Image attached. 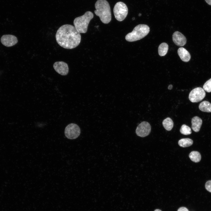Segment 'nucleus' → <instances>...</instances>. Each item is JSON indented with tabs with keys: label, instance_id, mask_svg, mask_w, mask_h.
I'll list each match as a JSON object with an SVG mask.
<instances>
[{
	"label": "nucleus",
	"instance_id": "obj_16",
	"mask_svg": "<svg viewBox=\"0 0 211 211\" xmlns=\"http://www.w3.org/2000/svg\"><path fill=\"white\" fill-rule=\"evenodd\" d=\"M162 124L165 129L168 131L171 130L173 126V122L170 118H167L164 120Z\"/></svg>",
	"mask_w": 211,
	"mask_h": 211
},
{
	"label": "nucleus",
	"instance_id": "obj_19",
	"mask_svg": "<svg viewBox=\"0 0 211 211\" xmlns=\"http://www.w3.org/2000/svg\"><path fill=\"white\" fill-rule=\"evenodd\" d=\"M180 132L182 134L185 135H190L192 133L190 128L185 124L181 126L180 129Z\"/></svg>",
	"mask_w": 211,
	"mask_h": 211
},
{
	"label": "nucleus",
	"instance_id": "obj_25",
	"mask_svg": "<svg viewBox=\"0 0 211 211\" xmlns=\"http://www.w3.org/2000/svg\"><path fill=\"white\" fill-rule=\"evenodd\" d=\"M154 211H161V210L157 209L155 210Z\"/></svg>",
	"mask_w": 211,
	"mask_h": 211
},
{
	"label": "nucleus",
	"instance_id": "obj_9",
	"mask_svg": "<svg viewBox=\"0 0 211 211\" xmlns=\"http://www.w3.org/2000/svg\"><path fill=\"white\" fill-rule=\"evenodd\" d=\"M55 71L62 75H66L68 73L69 68L67 64L63 61L55 62L53 66Z\"/></svg>",
	"mask_w": 211,
	"mask_h": 211
},
{
	"label": "nucleus",
	"instance_id": "obj_17",
	"mask_svg": "<svg viewBox=\"0 0 211 211\" xmlns=\"http://www.w3.org/2000/svg\"><path fill=\"white\" fill-rule=\"evenodd\" d=\"M189 157L193 161L198 162L201 159V155L200 153L196 151L191 152L189 154Z\"/></svg>",
	"mask_w": 211,
	"mask_h": 211
},
{
	"label": "nucleus",
	"instance_id": "obj_22",
	"mask_svg": "<svg viewBox=\"0 0 211 211\" xmlns=\"http://www.w3.org/2000/svg\"><path fill=\"white\" fill-rule=\"evenodd\" d=\"M177 211H189V210L186 207H181L178 209Z\"/></svg>",
	"mask_w": 211,
	"mask_h": 211
},
{
	"label": "nucleus",
	"instance_id": "obj_23",
	"mask_svg": "<svg viewBox=\"0 0 211 211\" xmlns=\"http://www.w3.org/2000/svg\"><path fill=\"white\" fill-rule=\"evenodd\" d=\"M206 3L210 5H211V0H205Z\"/></svg>",
	"mask_w": 211,
	"mask_h": 211
},
{
	"label": "nucleus",
	"instance_id": "obj_11",
	"mask_svg": "<svg viewBox=\"0 0 211 211\" xmlns=\"http://www.w3.org/2000/svg\"><path fill=\"white\" fill-rule=\"evenodd\" d=\"M172 40L174 43L177 45L183 46L186 42V37L181 33L176 31L172 35Z\"/></svg>",
	"mask_w": 211,
	"mask_h": 211
},
{
	"label": "nucleus",
	"instance_id": "obj_21",
	"mask_svg": "<svg viewBox=\"0 0 211 211\" xmlns=\"http://www.w3.org/2000/svg\"><path fill=\"white\" fill-rule=\"evenodd\" d=\"M205 188L206 190L211 193V180L208 181L206 182Z\"/></svg>",
	"mask_w": 211,
	"mask_h": 211
},
{
	"label": "nucleus",
	"instance_id": "obj_4",
	"mask_svg": "<svg viewBox=\"0 0 211 211\" xmlns=\"http://www.w3.org/2000/svg\"><path fill=\"white\" fill-rule=\"evenodd\" d=\"M93 17V13L90 11H87L83 15L75 18L73 23L76 30L80 33H86L88 25Z\"/></svg>",
	"mask_w": 211,
	"mask_h": 211
},
{
	"label": "nucleus",
	"instance_id": "obj_10",
	"mask_svg": "<svg viewBox=\"0 0 211 211\" xmlns=\"http://www.w3.org/2000/svg\"><path fill=\"white\" fill-rule=\"evenodd\" d=\"M1 41L4 46L9 47L16 44L18 41L17 38L15 36L10 35H4L1 39Z\"/></svg>",
	"mask_w": 211,
	"mask_h": 211
},
{
	"label": "nucleus",
	"instance_id": "obj_26",
	"mask_svg": "<svg viewBox=\"0 0 211 211\" xmlns=\"http://www.w3.org/2000/svg\"><path fill=\"white\" fill-rule=\"evenodd\" d=\"M141 15V13H139L138 15V16H140Z\"/></svg>",
	"mask_w": 211,
	"mask_h": 211
},
{
	"label": "nucleus",
	"instance_id": "obj_6",
	"mask_svg": "<svg viewBox=\"0 0 211 211\" xmlns=\"http://www.w3.org/2000/svg\"><path fill=\"white\" fill-rule=\"evenodd\" d=\"M80 129L77 124L71 123L65 127L64 134L67 138L72 139L77 138L80 135Z\"/></svg>",
	"mask_w": 211,
	"mask_h": 211
},
{
	"label": "nucleus",
	"instance_id": "obj_5",
	"mask_svg": "<svg viewBox=\"0 0 211 211\" xmlns=\"http://www.w3.org/2000/svg\"><path fill=\"white\" fill-rule=\"evenodd\" d=\"M128 9L126 5L122 2H117L113 8V13L115 18L118 21H123L126 17Z\"/></svg>",
	"mask_w": 211,
	"mask_h": 211
},
{
	"label": "nucleus",
	"instance_id": "obj_14",
	"mask_svg": "<svg viewBox=\"0 0 211 211\" xmlns=\"http://www.w3.org/2000/svg\"><path fill=\"white\" fill-rule=\"evenodd\" d=\"M199 108L202 111L211 112V103L208 101H205L202 102L200 104Z\"/></svg>",
	"mask_w": 211,
	"mask_h": 211
},
{
	"label": "nucleus",
	"instance_id": "obj_2",
	"mask_svg": "<svg viewBox=\"0 0 211 211\" xmlns=\"http://www.w3.org/2000/svg\"><path fill=\"white\" fill-rule=\"evenodd\" d=\"M95 14L99 16L101 21L104 24L109 23L111 20L110 7L106 0H98L95 4Z\"/></svg>",
	"mask_w": 211,
	"mask_h": 211
},
{
	"label": "nucleus",
	"instance_id": "obj_13",
	"mask_svg": "<svg viewBox=\"0 0 211 211\" xmlns=\"http://www.w3.org/2000/svg\"><path fill=\"white\" fill-rule=\"evenodd\" d=\"M191 123L193 130L196 132L199 131L202 125V120L198 116H195L192 119Z\"/></svg>",
	"mask_w": 211,
	"mask_h": 211
},
{
	"label": "nucleus",
	"instance_id": "obj_1",
	"mask_svg": "<svg viewBox=\"0 0 211 211\" xmlns=\"http://www.w3.org/2000/svg\"><path fill=\"white\" fill-rule=\"evenodd\" d=\"M56 41L61 47L72 49L77 47L81 40L80 33L74 26L65 24L57 30L55 35Z\"/></svg>",
	"mask_w": 211,
	"mask_h": 211
},
{
	"label": "nucleus",
	"instance_id": "obj_15",
	"mask_svg": "<svg viewBox=\"0 0 211 211\" xmlns=\"http://www.w3.org/2000/svg\"><path fill=\"white\" fill-rule=\"evenodd\" d=\"M169 49L168 44L165 42L161 43L158 47V53L161 56H165L167 53Z\"/></svg>",
	"mask_w": 211,
	"mask_h": 211
},
{
	"label": "nucleus",
	"instance_id": "obj_27",
	"mask_svg": "<svg viewBox=\"0 0 211 211\" xmlns=\"http://www.w3.org/2000/svg\"><path fill=\"white\" fill-rule=\"evenodd\" d=\"M132 19L133 20H134L135 19V18L134 17H133L132 18Z\"/></svg>",
	"mask_w": 211,
	"mask_h": 211
},
{
	"label": "nucleus",
	"instance_id": "obj_24",
	"mask_svg": "<svg viewBox=\"0 0 211 211\" xmlns=\"http://www.w3.org/2000/svg\"><path fill=\"white\" fill-rule=\"evenodd\" d=\"M173 88V86L171 84L169 85L168 87V89L169 90H171Z\"/></svg>",
	"mask_w": 211,
	"mask_h": 211
},
{
	"label": "nucleus",
	"instance_id": "obj_7",
	"mask_svg": "<svg viewBox=\"0 0 211 211\" xmlns=\"http://www.w3.org/2000/svg\"><path fill=\"white\" fill-rule=\"evenodd\" d=\"M205 92L203 89L197 87L190 91L189 95V98L192 102H198L202 101L205 98Z\"/></svg>",
	"mask_w": 211,
	"mask_h": 211
},
{
	"label": "nucleus",
	"instance_id": "obj_12",
	"mask_svg": "<svg viewBox=\"0 0 211 211\" xmlns=\"http://www.w3.org/2000/svg\"><path fill=\"white\" fill-rule=\"evenodd\" d=\"M177 52L179 56L183 61L187 62L190 60L191 58L190 54L185 48L183 47L179 48Z\"/></svg>",
	"mask_w": 211,
	"mask_h": 211
},
{
	"label": "nucleus",
	"instance_id": "obj_20",
	"mask_svg": "<svg viewBox=\"0 0 211 211\" xmlns=\"http://www.w3.org/2000/svg\"><path fill=\"white\" fill-rule=\"evenodd\" d=\"M203 87V89L207 92H211V78L204 84Z\"/></svg>",
	"mask_w": 211,
	"mask_h": 211
},
{
	"label": "nucleus",
	"instance_id": "obj_8",
	"mask_svg": "<svg viewBox=\"0 0 211 211\" xmlns=\"http://www.w3.org/2000/svg\"><path fill=\"white\" fill-rule=\"evenodd\" d=\"M151 127L147 122L143 121L140 123L136 130L137 135L141 137H144L148 135L150 132Z\"/></svg>",
	"mask_w": 211,
	"mask_h": 211
},
{
	"label": "nucleus",
	"instance_id": "obj_3",
	"mask_svg": "<svg viewBox=\"0 0 211 211\" xmlns=\"http://www.w3.org/2000/svg\"><path fill=\"white\" fill-rule=\"evenodd\" d=\"M149 31V28L147 25L139 24L135 26L131 32L127 34L125 38L129 42L136 41L146 36Z\"/></svg>",
	"mask_w": 211,
	"mask_h": 211
},
{
	"label": "nucleus",
	"instance_id": "obj_18",
	"mask_svg": "<svg viewBox=\"0 0 211 211\" xmlns=\"http://www.w3.org/2000/svg\"><path fill=\"white\" fill-rule=\"evenodd\" d=\"M193 140L188 138L181 139L178 142L179 145L183 147H189L193 144Z\"/></svg>",
	"mask_w": 211,
	"mask_h": 211
}]
</instances>
